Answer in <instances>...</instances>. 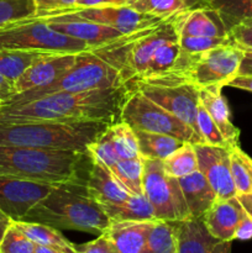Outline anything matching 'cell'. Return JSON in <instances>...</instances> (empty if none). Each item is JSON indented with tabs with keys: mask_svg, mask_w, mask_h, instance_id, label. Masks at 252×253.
I'll use <instances>...</instances> for the list:
<instances>
[{
	"mask_svg": "<svg viewBox=\"0 0 252 253\" xmlns=\"http://www.w3.org/2000/svg\"><path fill=\"white\" fill-rule=\"evenodd\" d=\"M36 12L35 0H0V29L30 19Z\"/></svg>",
	"mask_w": 252,
	"mask_h": 253,
	"instance_id": "obj_36",
	"label": "cell"
},
{
	"mask_svg": "<svg viewBox=\"0 0 252 253\" xmlns=\"http://www.w3.org/2000/svg\"><path fill=\"white\" fill-rule=\"evenodd\" d=\"M230 41L242 51H252V19L237 24L229 31Z\"/></svg>",
	"mask_w": 252,
	"mask_h": 253,
	"instance_id": "obj_40",
	"label": "cell"
},
{
	"mask_svg": "<svg viewBox=\"0 0 252 253\" xmlns=\"http://www.w3.org/2000/svg\"><path fill=\"white\" fill-rule=\"evenodd\" d=\"M247 212L245 211L237 197L225 200H216L203 216L208 231L219 241L232 242L235 234Z\"/></svg>",
	"mask_w": 252,
	"mask_h": 253,
	"instance_id": "obj_16",
	"label": "cell"
},
{
	"mask_svg": "<svg viewBox=\"0 0 252 253\" xmlns=\"http://www.w3.org/2000/svg\"><path fill=\"white\" fill-rule=\"evenodd\" d=\"M135 133L138 141L140 156L146 160H165L185 143L173 136L162 135V133L145 132V131H135Z\"/></svg>",
	"mask_w": 252,
	"mask_h": 253,
	"instance_id": "obj_26",
	"label": "cell"
},
{
	"mask_svg": "<svg viewBox=\"0 0 252 253\" xmlns=\"http://www.w3.org/2000/svg\"><path fill=\"white\" fill-rule=\"evenodd\" d=\"M111 124L90 120H49L0 124V145L41 150L76 151L86 148Z\"/></svg>",
	"mask_w": 252,
	"mask_h": 253,
	"instance_id": "obj_3",
	"label": "cell"
},
{
	"mask_svg": "<svg viewBox=\"0 0 252 253\" xmlns=\"http://www.w3.org/2000/svg\"><path fill=\"white\" fill-rule=\"evenodd\" d=\"M140 253H178L175 221L157 220Z\"/></svg>",
	"mask_w": 252,
	"mask_h": 253,
	"instance_id": "obj_28",
	"label": "cell"
},
{
	"mask_svg": "<svg viewBox=\"0 0 252 253\" xmlns=\"http://www.w3.org/2000/svg\"><path fill=\"white\" fill-rule=\"evenodd\" d=\"M200 1H202V2H203V4H204V5H205V4H207V1H208V0H200Z\"/></svg>",
	"mask_w": 252,
	"mask_h": 253,
	"instance_id": "obj_53",
	"label": "cell"
},
{
	"mask_svg": "<svg viewBox=\"0 0 252 253\" xmlns=\"http://www.w3.org/2000/svg\"><path fill=\"white\" fill-rule=\"evenodd\" d=\"M229 86L242 89V90L252 91V76L251 77H236L229 83Z\"/></svg>",
	"mask_w": 252,
	"mask_h": 253,
	"instance_id": "obj_47",
	"label": "cell"
},
{
	"mask_svg": "<svg viewBox=\"0 0 252 253\" xmlns=\"http://www.w3.org/2000/svg\"><path fill=\"white\" fill-rule=\"evenodd\" d=\"M0 94L4 99V104L14 95V84L7 81L4 76L0 74Z\"/></svg>",
	"mask_w": 252,
	"mask_h": 253,
	"instance_id": "obj_46",
	"label": "cell"
},
{
	"mask_svg": "<svg viewBox=\"0 0 252 253\" xmlns=\"http://www.w3.org/2000/svg\"><path fill=\"white\" fill-rule=\"evenodd\" d=\"M24 221L49 225L57 230L103 234L111 220L103 205L79 182L57 183L51 192L34 205Z\"/></svg>",
	"mask_w": 252,
	"mask_h": 253,
	"instance_id": "obj_2",
	"label": "cell"
},
{
	"mask_svg": "<svg viewBox=\"0 0 252 253\" xmlns=\"http://www.w3.org/2000/svg\"><path fill=\"white\" fill-rule=\"evenodd\" d=\"M130 86L124 84L108 89L54 93L20 105L2 106L0 124L49 120H90L116 124Z\"/></svg>",
	"mask_w": 252,
	"mask_h": 253,
	"instance_id": "obj_1",
	"label": "cell"
},
{
	"mask_svg": "<svg viewBox=\"0 0 252 253\" xmlns=\"http://www.w3.org/2000/svg\"><path fill=\"white\" fill-rule=\"evenodd\" d=\"M244 51L235 44H221L200 54L184 77L199 89L229 85L239 73Z\"/></svg>",
	"mask_w": 252,
	"mask_h": 253,
	"instance_id": "obj_9",
	"label": "cell"
},
{
	"mask_svg": "<svg viewBox=\"0 0 252 253\" xmlns=\"http://www.w3.org/2000/svg\"><path fill=\"white\" fill-rule=\"evenodd\" d=\"M78 53L51 54L26 69L14 83V95L52 83L76 64Z\"/></svg>",
	"mask_w": 252,
	"mask_h": 253,
	"instance_id": "obj_15",
	"label": "cell"
},
{
	"mask_svg": "<svg viewBox=\"0 0 252 253\" xmlns=\"http://www.w3.org/2000/svg\"><path fill=\"white\" fill-rule=\"evenodd\" d=\"M126 5L142 14L169 17L179 12L205 6L200 0H126Z\"/></svg>",
	"mask_w": 252,
	"mask_h": 253,
	"instance_id": "obj_27",
	"label": "cell"
},
{
	"mask_svg": "<svg viewBox=\"0 0 252 253\" xmlns=\"http://www.w3.org/2000/svg\"><path fill=\"white\" fill-rule=\"evenodd\" d=\"M179 39L163 43L153 53L145 74L140 79H135V81H148V79L158 78V77L169 74L178 56H179Z\"/></svg>",
	"mask_w": 252,
	"mask_h": 253,
	"instance_id": "obj_29",
	"label": "cell"
},
{
	"mask_svg": "<svg viewBox=\"0 0 252 253\" xmlns=\"http://www.w3.org/2000/svg\"><path fill=\"white\" fill-rule=\"evenodd\" d=\"M126 5V0H77L76 5L71 9H84V7H101V6H123Z\"/></svg>",
	"mask_w": 252,
	"mask_h": 253,
	"instance_id": "obj_43",
	"label": "cell"
},
{
	"mask_svg": "<svg viewBox=\"0 0 252 253\" xmlns=\"http://www.w3.org/2000/svg\"><path fill=\"white\" fill-rule=\"evenodd\" d=\"M230 169L237 195L252 193V158L240 148H230Z\"/></svg>",
	"mask_w": 252,
	"mask_h": 253,
	"instance_id": "obj_31",
	"label": "cell"
},
{
	"mask_svg": "<svg viewBox=\"0 0 252 253\" xmlns=\"http://www.w3.org/2000/svg\"><path fill=\"white\" fill-rule=\"evenodd\" d=\"M162 166L166 174L177 179L198 170V157L194 143L185 142L182 147L162 160Z\"/></svg>",
	"mask_w": 252,
	"mask_h": 253,
	"instance_id": "obj_30",
	"label": "cell"
},
{
	"mask_svg": "<svg viewBox=\"0 0 252 253\" xmlns=\"http://www.w3.org/2000/svg\"><path fill=\"white\" fill-rule=\"evenodd\" d=\"M252 239V217L249 214L242 219L240 222L239 227L235 234V240H241V241H246V240Z\"/></svg>",
	"mask_w": 252,
	"mask_h": 253,
	"instance_id": "obj_44",
	"label": "cell"
},
{
	"mask_svg": "<svg viewBox=\"0 0 252 253\" xmlns=\"http://www.w3.org/2000/svg\"><path fill=\"white\" fill-rule=\"evenodd\" d=\"M61 14L72 15V16L78 17V19L88 20V21L96 22V24L110 26L120 31L123 35L132 34V32L138 31V30L145 29V27L161 24L166 19H168V17H160L153 16V15L142 14V12H138L136 10L131 9L127 5H123V6L84 7V9H66L62 10V11L43 15V16H52V15Z\"/></svg>",
	"mask_w": 252,
	"mask_h": 253,
	"instance_id": "obj_11",
	"label": "cell"
},
{
	"mask_svg": "<svg viewBox=\"0 0 252 253\" xmlns=\"http://www.w3.org/2000/svg\"><path fill=\"white\" fill-rule=\"evenodd\" d=\"M2 106H4V99H2L1 94H0V109H1Z\"/></svg>",
	"mask_w": 252,
	"mask_h": 253,
	"instance_id": "obj_52",
	"label": "cell"
},
{
	"mask_svg": "<svg viewBox=\"0 0 252 253\" xmlns=\"http://www.w3.org/2000/svg\"><path fill=\"white\" fill-rule=\"evenodd\" d=\"M11 222H12L11 217H9L5 212H2L1 210H0V242H1L2 237H4L5 232H6V230L9 229L10 225H11Z\"/></svg>",
	"mask_w": 252,
	"mask_h": 253,
	"instance_id": "obj_49",
	"label": "cell"
},
{
	"mask_svg": "<svg viewBox=\"0 0 252 253\" xmlns=\"http://www.w3.org/2000/svg\"><path fill=\"white\" fill-rule=\"evenodd\" d=\"M178 182L182 188L183 195H184L185 203H187L192 217L198 219V217L204 216L208 210L217 200L211 185L199 169L185 177L179 178Z\"/></svg>",
	"mask_w": 252,
	"mask_h": 253,
	"instance_id": "obj_22",
	"label": "cell"
},
{
	"mask_svg": "<svg viewBox=\"0 0 252 253\" xmlns=\"http://www.w3.org/2000/svg\"><path fill=\"white\" fill-rule=\"evenodd\" d=\"M127 84L190 126L202 138L198 127V108L200 103L199 88L187 82L179 84H153L147 82L131 81Z\"/></svg>",
	"mask_w": 252,
	"mask_h": 253,
	"instance_id": "obj_10",
	"label": "cell"
},
{
	"mask_svg": "<svg viewBox=\"0 0 252 253\" xmlns=\"http://www.w3.org/2000/svg\"><path fill=\"white\" fill-rule=\"evenodd\" d=\"M178 253H211L219 240L208 231L203 217L175 221Z\"/></svg>",
	"mask_w": 252,
	"mask_h": 253,
	"instance_id": "obj_21",
	"label": "cell"
},
{
	"mask_svg": "<svg viewBox=\"0 0 252 253\" xmlns=\"http://www.w3.org/2000/svg\"><path fill=\"white\" fill-rule=\"evenodd\" d=\"M76 253H118L113 242L105 234H100L95 240L82 246H76Z\"/></svg>",
	"mask_w": 252,
	"mask_h": 253,
	"instance_id": "obj_41",
	"label": "cell"
},
{
	"mask_svg": "<svg viewBox=\"0 0 252 253\" xmlns=\"http://www.w3.org/2000/svg\"><path fill=\"white\" fill-rule=\"evenodd\" d=\"M231 43L230 37H198V36H179L180 49L188 53H204L205 51Z\"/></svg>",
	"mask_w": 252,
	"mask_h": 253,
	"instance_id": "obj_39",
	"label": "cell"
},
{
	"mask_svg": "<svg viewBox=\"0 0 252 253\" xmlns=\"http://www.w3.org/2000/svg\"><path fill=\"white\" fill-rule=\"evenodd\" d=\"M177 20L179 36H229V31L219 12L207 5L180 12Z\"/></svg>",
	"mask_w": 252,
	"mask_h": 253,
	"instance_id": "obj_17",
	"label": "cell"
},
{
	"mask_svg": "<svg viewBox=\"0 0 252 253\" xmlns=\"http://www.w3.org/2000/svg\"><path fill=\"white\" fill-rule=\"evenodd\" d=\"M211 253H231V242L217 241Z\"/></svg>",
	"mask_w": 252,
	"mask_h": 253,
	"instance_id": "obj_50",
	"label": "cell"
},
{
	"mask_svg": "<svg viewBox=\"0 0 252 253\" xmlns=\"http://www.w3.org/2000/svg\"><path fill=\"white\" fill-rule=\"evenodd\" d=\"M237 199L240 200L241 205L244 207L245 211L252 217V193H250V194L237 195Z\"/></svg>",
	"mask_w": 252,
	"mask_h": 253,
	"instance_id": "obj_48",
	"label": "cell"
},
{
	"mask_svg": "<svg viewBox=\"0 0 252 253\" xmlns=\"http://www.w3.org/2000/svg\"><path fill=\"white\" fill-rule=\"evenodd\" d=\"M156 221H111L104 234L118 253H140Z\"/></svg>",
	"mask_w": 252,
	"mask_h": 253,
	"instance_id": "obj_20",
	"label": "cell"
},
{
	"mask_svg": "<svg viewBox=\"0 0 252 253\" xmlns=\"http://www.w3.org/2000/svg\"><path fill=\"white\" fill-rule=\"evenodd\" d=\"M86 155L91 158L93 162H99L108 168L113 167L120 160L114 146L111 125H109L106 130L88 146Z\"/></svg>",
	"mask_w": 252,
	"mask_h": 253,
	"instance_id": "obj_35",
	"label": "cell"
},
{
	"mask_svg": "<svg viewBox=\"0 0 252 253\" xmlns=\"http://www.w3.org/2000/svg\"><path fill=\"white\" fill-rule=\"evenodd\" d=\"M85 153L0 145V175L37 182H79L78 168Z\"/></svg>",
	"mask_w": 252,
	"mask_h": 253,
	"instance_id": "obj_4",
	"label": "cell"
},
{
	"mask_svg": "<svg viewBox=\"0 0 252 253\" xmlns=\"http://www.w3.org/2000/svg\"><path fill=\"white\" fill-rule=\"evenodd\" d=\"M207 6L216 10L227 31L247 19H252V0H208Z\"/></svg>",
	"mask_w": 252,
	"mask_h": 253,
	"instance_id": "obj_32",
	"label": "cell"
},
{
	"mask_svg": "<svg viewBox=\"0 0 252 253\" xmlns=\"http://www.w3.org/2000/svg\"><path fill=\"white\" fill-rule=\"evenodd\" d=\"M36 244L11 222L0 242V253H35Z\"/></svg>",
	"mask_w": 252,
	"mask_h": 253,
	"instance_id": "obj_37",
	"label": "cell"
},
{
	"mask_svg": "<svg viewBox=\"0 0 252 253\" xmlns=\"http://www.w3.org/2000/svg\"><path fill=\"white\" fill-rule=\"evenodd\" d=\"M110 170L131 194H143V160L141 156L130 160H119Z\"/></svg>",
	"mask_w": 252,
	"mask_h": 253,
	"instance_id": "obj_33",
	"label": "cell"
},
{
	"mask_svg": "<svg viewBox=\"0 0 252 253\" xmlns=\"http://www.w3.org/2000/svg\"><path fill=\"white\" fill-rule=\"evenodd\" d=\"M142 160L143 195L152 205L156 219L162 221L190 219L192 216L177 178L166 174L162 161Z\"/></svg>",
	"mask_w": 252,
	"mask_h": 253,
	"instance_id": "obj_8",
	"label": "cell"
},
{
	"mask_svg": "<svg viewBox=\"0 0 252 253\" xmlns=\"http://www.w3.org/2000/svg\"><path fill=\"white\" fill-rule=\"evenodd\" d=\"M0 49L81 53L90 51V47L86 42L61 34L42 19L32 16L0 29Z\"/></svg>",
	"mask_w": 252,
	"mask_h": 253,
	"instance_id": "obj_6",
	"label": "cell"
},
{
	"mask_svg": "<svg viewBox=\"0 0 252 253\" xmlns=\"http://www.w3.org/2000/svg\"><path fill=\"white\" fill-rule=\"evenodd\" d=\"M85 188L100 204H120L131 197V193L121 184L110 168L99 162L91 165Z\"/></svg>",
	"mask_w": 252,
	"mask_h": 253,
	"instance_id": "obj_18",
	"label": "cell"
},
{
	"mask_svg": "<svg viewBox=\"0 0 252 253\" xmlns=\"http://www.w3.org/2000/svg\"><path fill=\"white\" fill-rule=\"evenodd\" d=\"M76 2L77 0H35L37 10L35 16H43L52 12L71 9L76 5Z\"/></svg>",
	"mask_w": 252,
	"mask_h": 253,
	"instance_id": "obj_42",
	"label": "cell"
},
{
	"mask_svg": "<svg viewBox=\"0 0 252 253\" xmlns=\"http://www.w3.org/2000/svg\"><path fill=\"white\" fill-rule=\"evenodd\" d=\"M252 76V51H244L241 64H240L237 77H251Z\"/></svg>",
	"mask_w": 252,
	"mask_h": 253,
	"instance_id": "obj_45",
	"label": "cell"
},
{
	"mask_svg": "<svg viewBox=\"0 0 252 253\" xmlns=\"http://www.w3.org/2000/svg\"><path fill=\"white\" fill-rule=\"evenodd\" d=\"M124 84L127 83L123 78L119 69L111 66L93 51H84L78 53L76 64L58 79L47 85L15 94L4 104V106L20 105L36 100L42 96L62 93V91L79 93V91L94 90V89L114 88Z\"/></svg>",
	"mask_w": 252,
	"mask_h": 253,
	"instance_id": "obj_5",
	"label": "cell"
},
{
	"mask_svg": "<svg viewBox=\"0 0 252 253\" xmlns=\"http://www.w3.org/2000/svg\"><path fill=\"white\" fill-rule=\"evenodd\" d=\"M48 52L20 51V49H0V74L4 76L12 84L36 62L51 56Z\"/></svg>",
	"mask_w": 252,
	"mask_h": 253,
	"instance_id": "obj_24",
	"label": "cell"
},
{
	"mask_svg": "<svg viewBox=\"0 0 252 253\" xmlns=\"http://www.w3.org/2000/svg\"><path fill=\"white\" fill-rule=\"evenodd\" d=\"M198 169L203 173L215 192L217 200L237 197L230 169V148L194 143Z\"/></svg>",
	"mask_w": 252,
	"mask_h": 253,
	"instance_id": "obj_13",
	"label": "cell"
},
{
	"mask_svg": "<svg viewBox=\"0 0 252 253\" xmlns=\"http://www.w3.org/2000/svg\"><path fill=\"white\" fill-rule=\"evenodd\" d=\"M128 86L130 90L121 108L120 121L126 123L135 131L169 135L183 142L204 143L190 126L143 95L137 89Z\"/></svg>",
	"mask_w": 252,
	"mask_h": 253,
	"instance_id": "obj_7",
	"label": "cell"
},
{
	"mask_svg": "<svg viewBox=\"0 0 252 253\" xmlns=\"http://www.w3.org/2000/svg\"><path fill=\"white\" fill-rule=\"evenodd\" d=\"M221 89L215 86L199 89V101L211 116L229 148H231L240 146V130L232 124L229 105L226 99L222 95Z\"/></svg>",
	"mask_w": 252,
	"mask_h": 253,
	"instance_id": "obj_19",
	"label": "cell"
},
{
	"mask_svg": "<svg viewBox=\"0 0 252 253\" xmlns=\"http://www.w3.org/2000/svg\"><path fill=\"white\" fill-rule=\"evenodd\" d=\"M111 221H153L152 205L143 194H131L126 202L120 204H101Z\"/></svg>",
	"mask_w": 252,
	"mask_h": 253,
	"instance_id": "obj_23",
	"label": "cell"
},
{
	"mask_svg": "<svg viewBox=\"0 0 252 253\" xmlns=\"http://www.w3.org/2000/svg\"><path fill=\"white\" fill-rule=\"evenodd\" d=\"M39 19H42L52 29L61 34L86 42L90 47V51L110 43L123 36L120 31L113 27L88 21V20L78 19L72 15H52V16H43Z\"/></svg>",
	"mask_w": 252,
	"mask_h": 253,
	"instance_id": "obj_14",
	"label": "cell"
},
{
	"mask_svg": "<svg viewBox=\"0 0 252 253\" xmlns=\"http://www.w3.org/2000/svg\"><path fill=\"white\" fill-rule=\"evenodd\" d=\"M35 253H69L64 250L57 249L52 246H42V245H36L35 247Z\"/></svg>",
	"mask_w": 252,
	"mask_h": 253,
	"instance_id": "obj_51",
	"label": "cell"
},
{
	"mask_svg": "<svg viewBox=\"0 0 252 253\" xmlns=\"http://www.w3.org/2000/svg\"><path fill=\"white\" fill-rule=\"evenodd\" d=\"M54 184L0 175V210L12 220H24L27 212L43 199Z\"/></svg>",
	"mask_w": 252,
	"mask_h": 253,
	"instance_id": "obj_12",
	"label": "cell"
},
{
	"mask_svg": "<svg viewBox=\"0 0 252 253\" xmlns=\"http://www.w3.org/2000/svg\"><path fill=\"white\" fill-rule=\"evenodd\" d=\"M111 131H113L114 146L120 160L140 157L138 141L135 130L131 126L124 121H119L111 125Z\"/></svg>",
	"mask_w": 252,
	"mask_h": 253,
	"instance_id": "obj_34",
	"label": "cell"
},
{
	"mask_svg": "<svg viewBox=\"0 0 252 253\" xmlns=\"http://www.w3.org/2000/svg\"><path fill=\"white\" fill-rule=\"evenodd\" d=\"M198 127H199L200 136H202L204 143L210 146H219V147L229 148L226 141L222 137L221 132L217 128V126L215 125L211 116L209 115L207 109L200 103L199 108H198Z\"/></svg>",
	"mask_w": 252,
	"mask_h": 253,
	"instance_id": "obj_38",
	"label": "cell"
},
{
	"mask_svg": "<svg viewBox=\"0 0 252 253\" xmlns=\"http://www.w3.org/2000/svg\"><path fill=\"white\" fill-rule=\"evenodd\" d=\"M14 225L19 227L32 242L42 246H52L64 250L69 253H76L77 249L71 241L66 239L59 232V230L49 226V225L40 224V222L24 221V220H12Z\"/></svg>",
	"mask_w": 252,
	"mask_h": 253,
	"instance_id": "obj_25",
	"label": "cell"
}]
</instances>
